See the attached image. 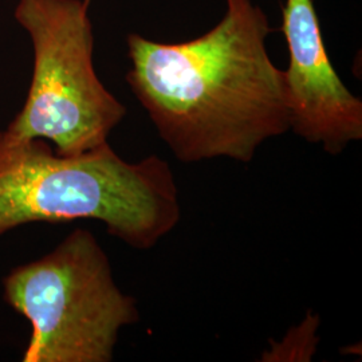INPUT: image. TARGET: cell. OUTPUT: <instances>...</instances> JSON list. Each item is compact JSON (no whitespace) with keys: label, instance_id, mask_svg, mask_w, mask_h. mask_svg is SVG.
<instances>
[{"label":"cell","instance_id":"obj_4","mask_svg":"<svg viewBox=\"0 0 362 362\" xmlns=\"http://www.w3.org/2000/svg\"><path fill=\"white\" fill-rule=\"evenodd\" d=\"M83 0H19L15 18L34 47L26 103L6 132L42 139L59 155H79L107 143L127 115L93 65L94 37Z\"/></svg>","mask_w":362,"mask_h":362},{"label":"cell","instance_id":"obj_3","mask_svg":"<svg viewBox=\"0 0 362 362\" xmlns=\"http://www.w3.org/2000/svg\"><path fill=\"white\" fill-rule=\"evenodd\" d=\"M4 299L27 318L23 362H110L122 327L139 322L93 233L76 230L55 250L10 272Z\"/></svg>","mask_w":362,"mask_h":362},{"label":"cell","instance_id":"obj_5","mask_svg":"<svg viewBox=\"0 0 362 362\" xmlns=\"http://www.w3.org/2000/svg\"><path fill=\"white\" fill-rule=\"evenodd\" d=\"M282 30L290 58L285 70L290 130L339 155L362 139V101L333 67L313 0H286Z\"/></svg>","mask_w":362,"mask_h":362},{"label":"cell","instance_id":"obj_6","mask_svg":"<svg viewBox=\"0 0 362 362\" xmlns=\"http://www.w3.org/2000/svg\"><path fill=\"white\" fill-rule=\"evenodd\" d=\"M83 1H85L88 6H89V3H90V0H83Z\"/></svg>","mask_w":362,"mask_h":362},{"label":"cell","instance_id":"obj_1","mask_svg":"<svg viewBox=\"0 0 362 362\" xmlns=\"http://www.w3.org/2000/svg\"><path fill=\"white\" fill-rule=\"evenodd\" d=\"M214 28L180 43L128 35L127 82L161 140L185 164H248L290 130L285 70L269 55L267 15L252 0H226Z\"/></svg>","mask_w":362,"mask_h":362},{"label":"cell","instance_id":"obj_2","mask_svg":"<svg viewBox=\"0 0 362 362\" xmlns=\"http://www.w3.org/2000/svg\"><path fill=\"white\" fill-rule=\"evenodd\" d=\"M179 188L168 163L121 158L109 143L59 155L42 139L0 132V235L35 221L100 220L134 250H151L179 224Z\"/></svg>","mask_w":362,"mask_h":362}]
</instances>
